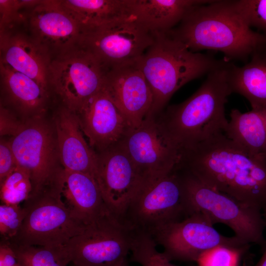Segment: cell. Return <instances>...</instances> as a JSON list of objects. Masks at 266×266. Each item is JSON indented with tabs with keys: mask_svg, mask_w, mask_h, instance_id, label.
<instances>
[{
	"mask_svg": "<svg viewBox=\"0 0 266 266\" xmlns=\"http://www.w3.org/2000/svg\"><path fill=\"white\" fill-rule=\"evenodd\" d=\"M176 166L211 188L261 210L266 219V162L250 157L224 133L181 150Z\"/></svg>",
	"mask_w": 266,
	"mask_h": 266,
	"instance_id": "obj_1",
	"label": "cell"
},
{
	"mask_svg": "<svg viewBox=\"0 0 266 266\" xmlns=\"http://www.w3.org/2000/svg\"><path fill=\"white\" fill-rule=\"evenodd\" d=\"M168 32L192 52L220 51L231 62L246 63L266 48V35L246 24L232 0H211L197 5Z\"/></svg>",
	"mask_w": 266,
	"mask_h": 266,
	"instance_id": "obj_2",
	"label": "cell"
},
{
	"mask_svg": "<svg viewBox=\"0 0 266 266\" xmlns=\"http://www.w3.org/2000/svg\"><path fill=\"white\" fill-rule=\"evenodd\" d=\"M224 59L190 97L156 117L166 138L180 151L224 133L227 128L225 105L233 93L229 82L231 61Z\"/></svg>",
	"mask_w": 266,
	"mask_h": 266,
	"instance_id": "obj_3",
	"label": "cell"
},
{
	"mask_svg": "<svg viewBox=\"0 0 266 266\" xmlns=\"http://www.w3.org/2000/svg\"><path fill=\"white\" fill-rule=\"evenodd\" d=\"M153 33V43L136 63L153 94L148 115L157 117L175 92L188 82L207 74L224 59L192 52L169 32Z\"/></svg>",
	"mask_w": 266,
	"mask_h": 266,
	"instance_id": "obj_4",
	"label": "cell"
},
{
	"mask_svg": "<svg viewBox=\"0 0 266 266\" xmlns=\"http://www.w3.org/2000/svg\"><path fill=\"white\" fill-rule=\"evenodd\" d=\"M175 169L181 181L187 216L201 213L213 225L220 223L230 227L242 241L265 248L266 219L261 210L211 188L185 169Z\"/></svg>",
	"mask_w": 266,
	"mask_h": 266,
	"instance_id": "obj_5",
	"label": "cell"
},
{
	"mask_svg": "<svg viewBox=\"0 0 266 266\" xmlns=\"http://www.w3.org/2000/svg\"><path fill=\"white\" fill-rule=\"evenodd\" d=\"M23 207L26 214L19 232L5 241L11 244L63 246L86 226L72 216L50 183L31 194Z\"/></svg>",
	"mask_w": 266,
	"mask_h": 266,
	"instance_id": "obj_6",
	"label": "cell"
},
{
	"mask_svg": "<svg viewBox=\"0 0 266 266\" xmlns=\"http://www.w3.org/2000/svg\"><path fill=\"white\" fill-rule=\"evenodd\" d=\"M154 39V33L131 15L82 30L77 46L92 54L106 71L136 61Z\"/></svg>",
	"mask_w": 266,
	"mask_h": 266,
	"instance_id": "obj_7",
	"label": "cell"
},
{
	"mask_svg": "<svg viewBox=\"0 0 266 266\" xmlns=\"http://www.w3.org/2000/svg\"><path fill=\"white\" fill-rule=\"evenodd\" d=\"M133 230L108 212L63 248L74 266H117L131 252Z\"/></svg>",
	"mask_w": 266,
	"mask_h": 266,
	"instance_id": "obj_8",
	"label": "cell"
},
{
	"mask_svg": "<svg viewBox=\"0 0 266 266\" xmlns=\"http://www.w3.org/2000/svg\"><path fill=\"white\" fill-rule=\"evenodd\" d=\"M186 217L181 181L174 168L140 189L128 204L121 222L133 231L150 234Z\"/></svg>",
	"mask_w": 266,
	"mask_h": 266,
	"instance_id": "obj_9",
	"label": "cell"
},
{
	"mask_svg": "<svg viewBox=\"0 0 266 266\" xmlns=\"http://www.w3.org/2000/svg\"><path fill=\"white\" fill-rule=\"evenodd\" d=\"M106 70L90 53L77 46L51 59L48 84L65 106L80 113L103 89Z\"/></svg>",
	"mask_w": 266,
	"mask_h": 266,
	"instance_id": "obj_10",
	"label": "cell"
},
{
	"mask_svg": "<svg viewBox=\"0 0 266 266\" xmlns=\"http://www.w3.org/2000/svg\"><path fill=\"white\" fill-rule=\"evenodd\" d=\"M170 261H195L208 251L223 246L246 250L249 244L236 236L220 234L201 213L162 226L150 234Z\"/></svg>",
	"mask_w": 266,
	"mask_h": 266,
	"instance_id": "obj_11",
	"label": "cell"
},
{
	"mask_svg": "<svg viewBox=\"0 0 266 266\" xmlns=\"http://www.w3.org/2000/svg\"><path fill=\"white\" fill-rule=\"evenodd\" d=\"M41 117L33 116L22 123L9 141L18 166L30 176L31 194L48 184L58 169L56 164L58 156L56 141Z\"/></svg>",
	"mask_w": 266,
	"mask_h": 266,
	"instance_id": "obj_12",
	"label": "cell"
},
{
	"mask_svg": "<svg viewBox=\"0 0 266 266\" xmlns=\"http://www.w3.org/2000/svg\"><path fill=\"white\" fill-rule=\"evenodd\" d=\"M97 154L95 179L108 210L121 222L144 182L122 142Z\"/></svg>",
	"mask_w": 266,
	"mask_h": 266,
	"instance_id": "obj_13",
	"label": "cell"
},
{
	"mask_svg": "<svg viewBox=\"0 0 266 266\" xmlns=\"http://www.w3.org/2000/svg\"><path fill=\"white\" fill-rule=\"evenodd\" d=\"M122 143L145 185L172 171L179 160V150L166 138L156 117L150 115L128 132Z\"/></svg>",
	"mask_w": 266,
	"mask_h": 266,
	"instance_id": "obj_14",
	"label": "cell"
},
{
	"mask_svg": "<svg viewBox=\"0 0 266 266\" xmlns=\"http://www.w3.org/2000/svg\"><path fill=\"white\" fill-rule=\"evenodd\" d=\"M24 24L30 35L49 51L52 58L77 46L81 32L80 26L61 0H40L28 9Z\"/></svg>",
	"mask_w": 266,
	"mask_h": 266,
	"instance_id": "obj_15",
	"label": "cell"
},
{
	"mask_svg": "<svg viewBox=\"0 0 266 266\" xmlns=\"http://www.w3.org/2000/svg\"><path fill=\"white\" fill-rule=\"evenodd\" d=\"M102 90L132 129L138 127L150 112L153 94L136 61L106 70Z\"/></svg>",
	"mask_w": 266,
	"mask_h": 266,
	"instance_id": "obj_16",
	"label": "cell"
},
{
	"mask_svg": "<svg viewBox=\"0 0 266 266\" xmlns=\"http://www.w3.org/2000/svg\"><path fill=\"white\" fill-rule=\"evenodd\" d=\"M77 114L89 145L98 153L122 142L132 129L103 90L93 96Z\"/></svg>",
	"mask_w": 266,
	"mask_h": 266,
	"instance_id": "obj_17",
	"label": "cell"
},
{
	"mask_svg": "<svg viewBox=\"0 0 266 266\" xmlns=\"http://www.w3.org/2000/svg\"><path fill=\"white\" fill-rule=\"evenodd\" d=\"M50 184L72 216L84 225L109 212L95 178L90 174L59 168Z\"/></svg>",
	"mask_w": 266,
	"mask_h": 266,
	"instance_id": "obj_18",
	"label": "cell"
},
{
	"mask_svg": "<svg viewBox=\"0 0 266 266\" xmlns=\"http://www.w3.org/2000/svg\"><path fill=\"white\" fill-rule=\"evenodd\" d=\"M17 26L0 31V62L37 82L47 92L49 51Z\"/></svg>",
	"mask_w": 266,
	"mask_h": 266,
	"instance_id": "obj_19",
	"label": "cell"
},
{
	"mask_svg": "<svg viewBox=\"0 0 266 266\" xmlns=\"http://www.w3.org/2000/svg\"><path fill=\"white\" fill-rule=\"evenodd\" d=\"M54 120L58 154L63 168L95 178L98 154L85 140L78 114L64 106L56 113Z\"/></svg>",
	"mask_w": 266,
	"mask_h": 266,
	"instance_id": "obj_20",
	"label": "cell"
},
{
	"mask_svg": "<svg viewBox=\"0 0 266 266\" xmlns=\"http://www.w3.org/2000/svg\"><path fill=\"white\" fill-rule=\"evenodd\" d=\"M210 0H127L130 12L152 33L167 32L194 7Z\"/></svg>",
	"mask_w": 266,
	"mask_h": 266,
	"instance_id": "obj_21",
	"label": "cell"
},
{
	"mask_svg": "<svg viewBox=\"0 0 266 266\" xmlns=\"http://www.w3.org/2000/svg\"><path fill=\"white\" fill-rule=\"evenodd\" d=\"M224 133L250 157L266 162V108L241 112L232 109Z\"/></svg>",
	"mask_w": 266,
	"mask_h": 266,
	"instance_id": "obj_22",
	"label": "cell"
},
{
	"mask_svg": "<svg viewBox=\"0 0 266 266\" xmlns=\"http://www.w3.org/2000/svg\"><path fill=\"white\" fill-rule=\"evenodd\" d=\"M229 82L232 93L244 97L252 109L266 108V48L254 53L243 66L231 62Z\"/></svg>",
	"mask_w": 266,
	"mask_h": 266,
	"instance_id": "obj_23",
	"label": "cell"
},
{
	"mask_svg": "<svg viewBox=\"0 0 266 266\" xmlns=\"http://www.w3.org/2000/svg\"><path fill=\"white\" fill-rule=\"evenodd\" d=\"M0 82L9 101L22 113L41 115L48 92L37 82L0 62Z\"/></svg>",
	"mask_w": 266,
	"mask_h": 266,
	"instance_id": "obj_24",
	"label": "cell"
},
{
	"mask_svg": "<svg viewBox=\"0 0 266 266\" xmlns=\"http://www.w3.org/2000/svg\"><path fill=\"white\" fill-rule=\"evenodd\" d=\"M82 30L131 16L127 0H61Z\"/></svg>",
	"mask_w": 266,
	"mask_h": 266,
	"instance_id": "obj_25",
	"label": "cell"
},
{
	"mask_svg": "<svg viewBox=\"0 0 266 266\" xmlns=\"http://www.w3.org/2000/svg\"><path fill=\"white\" fill-rule=\"evenodd\" d=\"M6 242L21 266H67L70 263L63 246L17 245Z\"/></svg>",
	"mask_w": 266,
	"mask_h": 266,
	"instance_id": "obj_26",
	"label": "cell"
},
{
	"mask_svg": "<svg viewBox=\"0 0 266 266\" xmlns=\"http://www.w3.org/2000/svg\"><path fill=\"white\" fill-rule=\"evenodd\" d=\"M157 245L150 234L134 231L130 261L141 266H176L157 250Z\"/></svg>",
	"mask_w": 266,
	"mask_h": 266,
	"instance_id": "obj_27",
	"label": "cell"
},
{
	"mask_svg": "<svg viewBox=\"0 0 266 266\" xmlns=\"http://www.w3.org/2000/svg\"><path fill=\"white\" fill-rule=\"evenodd\" d=\"M0 185L1 204L20 205L29 199L33 191L29 173L18 166Z\"/></svg>",
	"mask_w": 266,
	"mask_h": 266,
	"instance_id": "obj_28",
	"label": "cell"
},
{
	"mask_svg": "<svg viewBox=\"0 0 266 266\" xmlns=\"http://www.w3.org/2000/svg\"><path fill=\"white\" fill-rule=\"evenodd\" d=\"M235 7L246 24L266 35V0H234Z\"/></svg>",
	"mask_w": 266,
	"mask_h": 266,
	"instance_id": "obj_29",
	"label": "cell"
},
{
	"mask_svg": "<svg viewBox=\"0 0 266 266\" xmlns=\"http://www.w3.org/2000/svg\"><path fill=\"white\" fill-rule=\"evenodd\" d=\"M25 214V209L20 205L0 204V240L9 241L16 235L22 226Z\"/></svg>",
	"mask_w": 266,
	"mask_h": 266,
	"instance_id": "obj_30",
	"label": "cell"
},
{
	"mask_svg": "<svg viewBox=\"0 0 266 266\" xmlns=\"http://www.w3.org/2000/svg\"><path fill=\"white\" fill-rule=\"evenodd\" d=\"M245 250L218 246L203 254L197 262L199 266H238L240 256Z\"/></svg>",
	"mask_w": 266,
	"mask_h": 266,
	"instance_id": "obj_31",
	"label": "cell"
},
{
	"mask_svg": "<svg viewBox=\"0 0 266 266\" xmlns=\"http://www.w3.org/2000/svg\"><path fill=\"white\" fill-rule=\"evenodd\" d=\"M22 9L20 0H0V31L24 24L26 14Z\"/></svg>",
	"mask_w": 266,
	"mask_h": 266,
	"instance_id": "obj_32",
	"label": "cell"
},
{
	"mask_svg": "<svg viewBox=\"0 0 266 266\" xmlns=\"http://www.w3.org/2000/svg\"><path fill=\"white\" fill-rule=\"evenodd\" d=\"M9 141L1 139L0 143V183L17 167Z\"/></svg>",
	"mask_w": 266,
	"mask_h": 266,
	"instance_id": "obj_33",
	"label": "cell"
},
{
	"mask_svg": "<svg viewBox=\"0 0 266 266\" xmlns=\"http://www.w3.org/2000/svg\"><path fill=\"white\" fill-rule=\"evenodd\" d=\"M0 120L1 136L4 135L13 136L18 131L22 124L17 121L9 110L1 105H0Z\"/></svg>",
	"mask_w": 266,
	"mask_h": 266,
	"instance_id": "obj_34",
	"label": "cell"
},
{
	"mask_svg": "<svg viewBox=\"0 0 266 266\" xmlns=\"http://www.w3.org/2000/svg\"><path fill=\"white\" fill-rule=\"evenodd\" d=\"M263 250V253L261 259L255 266H266V246Z\"/></svg>",
	"mask_w": 266,
	"mask_h": 266,
	"instance_id": "obj_35",
	"label": "cell"
},
{
	"mask_svg": "<svg viewBox=\"0 0 266 266\" xmlns=\"http://www.w3.org/2000/svg\"><path fill=\"white\" fill-rule=\"evenodd\" d=\"M117 266H130V265L128 263V261L127 259H126Z\"/></svg>",
	"mask_w": 266,
	"mask_h": 266,
	"instance_id": "obj_36",
	"label": "cell"
}]
</instances>
